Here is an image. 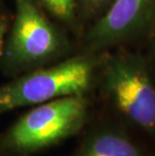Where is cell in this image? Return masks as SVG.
<instances>
[{
  "label": "cell",
  "mask_w": 155,
  "mask_h": 156,
  "mask_svg": "<svg viewBox=\"0 0 155 156\" xmlns=\"http://www.w3.org/2000/svg\"><path fill=\"white\" fill-rule=\"evenodd\" d=\"M12 2L14 9L0 58V73L12 79L62 61L69 41L41 3Z\"/></svg>",
  "instance_id": "1"
},
{
  "label": "cell",
  "mask_w": 155,
  "mask_h": 156,
  "mask_svg": "<svg viewBox=\"0 0 155 156\" xmlns=\"http://www.w3.org/2000/svg\"><path fill=\"white\" fill-rule=\"evenodd\" d=\"M102 59L83 52L9 79L0 86V116L55 99L87 96L98 80Z\"/></svg>",
  "instance_id": "2"
},
{
  "label": "cell",
  "mask_w": 155,
  "mask_h": 156,
  "mask_svg": "<svg viewBox=\"0 0 155 156\" xmlns=\"http://www.w3.org/2000/svg\"><path fill=\"white\" fill-rule=\"evenodd\" d=\"M89 110L87 96L33 106L0 133V143L9 156H32L77 135L88 121Z\"/></svg>",
  "instance_id": "3"
},
{
  "label": "cell",
  "mask_w": 155,
  "mask_h": 156,
  "mask_svg": "<svg viewBox=\"0 0 155 156\" xmlns=\"http://www.w3.org/2000/svg\"><path fill=\"white\" fill-rule=\"evenodd\" d=\"M99 77L111 104L131 123L155 137V86L146 67L130 55L102 61Z\"/></svg>",
  "instance_id": "4"
},
{
  "label": "cell",
  "mask_w": 155,
  "mask_h": 156,
  "mask_svg": "<svg viewBox=\"0 0 155 156\" xmlns=\"http://www.w3.org/2000/svg\"><path fill=\"white\" fill-rule=\"evenodd\" d=\"M154 0H113L84 35L85 52L96 54L137 30L152 8Z\"/></svg>",
  "instance_id": "5"
},
{
  "label": "cell",
  "mask_w": 155,
  "mask_h": 156,
  "mask_svg": "<svg viewBox=\"0 0 155 156\" xmlns=\"http://www.w3.org/2000/svg\"><path fill=\"white\" fill-rule=\"evenodd\" d=\"M72 156H148L120 129L106 125L88 131Z\"/></svg>",
  "instance_id": "6"
},
{
  "label": "cell",
  "mask_w": 155,
  "mask_h": 156,
  "mask_svg": "<svg viewBox=\"0 0 155 156\" xmlns=\"http://www.w3.org/2000/svg\"><path fill=\"white\" fill-rule=\"evenodd\" d=\"M52 18L72 25L76 22L80 0H37Z\"/></svg>",
  "instance_id": "7"
},
{
  "label": "cell",
  "mask_w": 155,
  "mask_h": 156,
  "mask_svg": "<svg viewBox=\"0 0 155 156\" xmlns=\"http://www.w3.org/2000/svg\"><path fill=\"white\" fill-rule=\"evenodd\" d=\"M113 0H80L79 2L78 15H83L84 17H93L108 8Z\"/></svg>",
  "instance_id": "8"
},
{
  "label": "cell",
  "mask_w": 155,
  "mask_h": 156,
  "mask_svg": "<svg viewBox=\"0 0 155 156\" xmlns=\"http://www.w3.org/2000/svg\"><path fill=\"white\" fill-rule=\"evenodd\" d=\"M13 11L9 9L3 1H0V58H1L3 44L9 26L12 20Z\"/></svg>",
  "instance_id": "9"
},
{
  "label": "cell",
  "mask_w": 155,
  "mask_h": 156,
  "mask_svg": "<svg viewBox=\"0 0 155 156\" xmlns=\"http://www.w3.org/2000/svg\"><path fill=\"white\" fill-rule=\"evenodd\" d=\"M0 156H9V154L4 150V148L2 147L1 143H0Z\"/></svg>",
  "instance_id": "10"
}]
</instances>
